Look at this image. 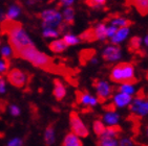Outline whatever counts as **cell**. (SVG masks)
Masks as SVG:
<instances>
[{"mask_svg": "<svg viewBox=\"0 0 148 146\" xmlns=\"http://www.w3.org/2000/svg\"><path fill=\"white\" fill-rule=\"evenodd\" d=\"M5 18H6V15L4 14L2 11H0V23L3 22V21L5 20Z\"/></svg>", "mask_w": 148, "mask_h": 146, "instance_id": "44", "label": "cell"}, {"mask_svg": "<svg viewBox=\"0 0 148 146\" xmlns=\"http://www.w3.org/2000/svg\"><path fill=\"white\" fill-rule=\"evenodd\" d=\"M129 112L138 117H143L148 114V100L134 99V101L128 105Z\"/></svg>", "mask_w": 148, "mask_h": 146, "instance_id": "6", "label": "cell"}, {"mask_svg": "<svg viewBox=\"0 0 148 146\" xmlns=\"http://www.w3.org/2000/svg\"><path fill=\"white\" fill-rule=\"evenodd\" d=\"M6 101L4 100H0V111L1 112H4L5 111V107H6Z\"/></svg>", "mask_w": 148, "mask_h": 146, "instance_id": "43", "label": "cell"}, {"mask_svg": "<svg viewBox=\"0 0 148 146\" xmlns=\"http://www.w3.org/2000/svg\"><path fill=\"white\" fill-rule=\"evenodd\" d=\"M78 38L80 39L81 42H85V43H91V42L98 41L97 36H96V32H95L94 26H91V27L85 29L83 32L80 34V36H78Z\"/></svg>", "mask_w": 148, "mask_h": 146, "instance_id": "12", "label": "cell"}, {"mask_svg": "<svg viewBox=\"0 0 148 146\" xmlns=\"http://www.w3.org/2000/svg\"><path fill=\"white\" fill-rule=\"evenodd\" d=\"M92 128H94L95 134L98 136V138L101 137V136L104 135L105 132L106 127L104 126V124L101 120H95L94 123H92Z\"/></svg>", "mask_w": 148, "mask_h": 146, "instance_id": "27", "label": "cell"}, {"mask_svg": "<svg viewBox=\"0 0 148 146\" xmlns=\"http://www.w3.org/2000/svg\"><path fill=\"white\" fill-rule=\"evenodd\" d=\"M10 112L13 116H19L20 115V109L17 105H10Z\"/></svg>", "mask_w": 148, "mask_h": 146, "instance_id": "41", "label": "cell"}, {"mask_svg": "<svg viewBox=\"0 0 148 146\" xmlns=\"http://www.w3.org/2000/svg\"><path fill=\"white\" fill-rule=\"evenodd\" d=\"M111 23H112V26H116V27L123 28V27H127L129 28L131 25H134V22L129 19H126V18H114V19L111 20Z\"/></svg>", "mask_w": 148, "mask_h": 146, "instance_id": "23", "label": "cell"}, {"mask_svg": "<svg viewBox=\"0 0 148 146\" xmlns=\"http://www.w3.org/2000/svg\"><path fill=\"white\" fill-rule=\"evenodd\" d=\"M97 50L94 48H85L80 50L79 52V62L82 66H86L87 63L92 62L97 63Z\"/></svg>", "mask_w": 148, "mask_h": 146, "instance_id": "9", "label": "cell"}, {"mask_svg": "<svg viewBox=\"0 0 148 146\" xmlns=\"http://www.w3.org/2000/svg\"><path fill=\"white\" fill-rule=\"evenodd\" d=\"M116 109H117V107L114 105V102H112V103H108L107 105H103V110H104V111H107V112H109V113H114L116 112Z\"/></svg>", "mask_w": 148, "mask_h": 146, "instance_id": "40", "label": "cell"}, {"mask_svg": "<svg viewBox=\"0 0 148 146\" xmlns=\"http://www.w3.org/2000/svg\"><path fill=\"white\" fill-rule=\"evenodd\" d=\"M117 31H118V29H117L116 26H109V27L106 28V34H107V36H111V38H112L114 34H117Z\"/></svg>", "mask_w": 148, "mask_h": 146, "instance_id": "39", "label": "cell"}, {"mask_svg": "<svg viewBox=\"0 0 148 146\" xmlns=\"http://www.w3.org/2000/svg\"><path fill=\"white\" fill-rule=\"evenodd\" d=\"M144 42H145V44L148 46V34L146 36V38H145V40H144Z\"/></svg>", "mask_w": 148, "mask_h": 146, "instance_id": "45", "label": "cell"}, {"mask_svg": "<svg viewBox=\"0 0 148 146\" xmlns=\"http://www.w3.org/2000/svg\"><path fill=\"white\" fill-rule=\"evenodd\" d=\"M23 144V140L19 139V138H15L13 140H11L8 143V146H22Z\"/></svg>", "mask_w": 148, "mask_h": 146, "instance_id": "37", "label": "cell"}, {"mask_svg": "<svg viewBox=\"0 0 148 146\" xmlns=\"http://www.w3.org/2000/svg\"><path fill=\"white\" fill-rule=\"evenodd\" d=\"M20 11H21V5L20 3L17 2L11 5L8 9V13H6V19L9 20H14L16 17H18L20 15Z\"/></svg>", "mask_w": 148, "mask_h": 146, "instance_id": "22", "label": "cell"}, {"mask_svg": "<svg viewBox=\"0 0 148 146\" xmlns=\"http://www.w3.org/2000/svg\"><path fill=\"white\" fill-rule=\"evenodd\" d=\"M97 146H119V144L117 143L116 139H114V138L101 136L98 138Z\"/></svg>", "mask_w": 148, "mask_h": 146, "instance_id": "24", "label": "cell"}, {"mask_svg": "<svg viewBox=\"0 0 148 146\" xmlns=\"http://www.w3.org/2000/svg\"><path fill=\"white\" fill-rule=\"evenodd\" d=\"M121 55H122V49L119 45L108 46L107 48H105V50L103 51L102 59L105 62H114V61L119 59Z\"/></svg>", "mask_w": 148, "mask_h": 146, "instance_id": "8", "label": "cell"}, {"mask_svg": "<svg viewBox=\"0 0 148 146\" xmlns=\"http://www.w3.org/2000/svg\"><path fill=\"white\" fill-rule=\"evenodd\" d=\"M132 99L131 95H128V94H125V93H119L118 95L114 96V103L116 107H123L127 105Z\"/></svg>", "mask_w": 148, "mask_h": 146, "instance_id": "15", "label": "cell"}, {"mask_svg": "<svg viewBox=\"0 0 148 146\" xmlns=\"http://www.w3.org/2000/svg\"><path fill=\"white\" fill-rule=\"evenodd\" d=\"M53 95L57 101H62L66 95V90L63 82L59 78L54 79V90H53Z\"/></svg>", "mask_w": 148, "mask_h": 146, "instance_id": "10", "label": "cell"}, {"mask_svg": "<svg viewBox=\"0 0 148 146\" xmlns=\"http://www.w3.org/2000/svg\"><path fill=\"white\" fill-rule=\"evenodd\" d=\"M84 3L94 9H102L106 5L105 0H86Z\"/></svg>", "mask_w": 148, "mask_h": 146, "instance_id": "26", "label": "cell"}, {"mask_svg": "<svg viewBox=\"0 0 148 146\" xmlns=\"http://www.w3.org/2000/svg\"><path fill=\"white\" fill-rule=\"evenodd\" d=\"M12 50L10 46H4V47L1 48V59H4V61H10L12 55Z\"/></svg>", "mask_w": 148, "mask_h": 146, "instance_id": "32", "label": "cell"}, {"mask_svg": "<svg viewBox=\"0 0 148 146\" xmlns=\"http://www.w3.org/2000/svg\"><path fill=\"white\" fill-rule=\"evenodd\" d=\"M109 79L112 82L129 86H134V84L139 82V78L134 76V65L126 62L119 63L112 68L109 74Z\"/></svg>", "mask_w": 148, "mask_h": 146, "instance_id": "1", "label": "cell"}, {"mask_svg": "<svg viewBox=\"0 0 148 146\" xmlns=\"http://www.w3.org/2000/svg\"><path fill=\"white\" fill-rule=\"evenodd\" d=\"M8 36H9L10 48H11L14 57H19L20 52L24 48L29 47V46H35L33 41L29 39V36L23 29L22 24L15 28Z\"/></svg>", "mask_w": 148, "mask_h": 146, "instance_id": "2", "label": "cell"}, {"mask_svg": "<svg viewBox=\"0 0 148 146\" xmlns=\"http://www.w3.org/2000/svg\"><path fill=\"white\" fill-rule=\"evenodd\" d=\"M49 48L51 52L55 53H61L67 48V45L65 44V42L63 41V39H58L53 41L51 43L49 44Z\"/></svg>", "mask_w": 148, "mask_h": 146, "instance_id": "13", "label": "cell"}, {"mask_svg": "<svg viewBox=\"0 0 148 146\" xmlns=\"http://www.w3.org/2000/svg\"><path fill=\"white\" fill-rule=\"evenodd\" d=\"M75 9L73 6H69L63 11V23L66 25L73 26L75 24Z\"/></svg>", "mask_w": 148, "mask_h": 146, "instance_id": "19", "label": "cell"}, {"mask_svg": "<svg viewBox=\"0 0 148 146\" xmlns=\"http://www.w3.org/2000/svg\"><path fill=\"white\" fill-rule=\"evenodd\" d=\"M11 66V61H4V59H0V74H8Z\"/></svg>", "mask_w": 148, "mask_h": 146, "instance_id": "31", "label": "cell"}, {"mask_svg": "<svg viewBox=\"0 0 148 146\" xmlns=\"http://www.w3.org/2000/svg\"><path fill=\"white\" fill-rule=\"evenodd\" d=\"M146 79H147V80H148V71H147V72H146Z\"/></svg>", "mask_w": 148, "mask_h": 146, "instance_id": "46", "label": "cell"}, {"mask_svg": "<svg viewBox=\"0 0 148 146\" xmlns=\"http://www.w3.org/2000/svg\"><path fill=\"white\" fill-rule=\"evenodd\" d=\"M4 92H5V80H4L3 75L0 74V94Z\"/></svg>", "mask_w": 148, "mask_h": 146, "instance_id": "42", "label": "cell"}, {"mask_svg": "<svg viewBox=\"0 0 148 146\" xmlns=\"http://www.w3.org/2000/svg\"><path fill=\"white\" fill-rule=\"evenodd\" d=\"M63 41L65 42V44L67 46L77 45V44H79V43L81 42L78 36H73V34H64V36H63Z\"/></svg>", "mask_w": 148, "mask_h": 146, "instance_id": "29", "label": "cell"}, {"mask_svg": "<svg viewBox=\"0 0 148 146\" xmlns=\"http://www.w3.org/2000/svg\"><path fill=\"white\" fill-rule=\"evenodd\" d=\"M6 77H8V82L14 86V87L18 88V89H21L26 84L27 82V73L23 72L22 70H20L18 68H15V69H12L8 72L6 74Z\"/></svg>", "mask_w": 148, "mask_h": 146, "instance_id": "5", "label": "cell"}, {"mask_svg": "<svg viewBox=\"0 0 148 146\" xmlns=\"http://www.w3.org/2000/svg\"><path fill=\"white\" fill-rule=\"evenodd\" d=\"M58 9H46V11H44L43 13H41L40 15H38V17L40 18V19L42 20V21H44V20H46L47 18L51 17L53 15L55 14V13H57Z\"/></svg>", "mask_w": 148, "mask_h": 146, "instance_id": "33", "label": "cell"}, {"mask_svg": "<svg viewBox=\"0 0 148 146\" xmlns=\"http://www.w3.org/2000/svg\"><path fill=\"white\" fill-rule=\"evenodd\" d=\"M132 5L136 7L141 16H147L148 15V0H136L132 1Z\"/></svg>", "mask_w": 148, "mask_h": 146, "instance_id": "20", "label": "cell"}, {"mask_svg": "<svg viewBox=\"0 0 148 146\" xmlns=\"http://www.w3.org/2000/svg\"><path fill=\"white\" fill-rule=\"evenodd\" d=\"M61 146H83V143L76 135H74L73 132H69L66 134Z\"/></svg>", "mask_w": 148, "mask_h": 146, "instance_id": "14", "label": "cell"}, {"mask_svg": "<svg viewBox=\"0 0 148 146\" xmlns=\"http://www.w3.org/2000/svg\"><path fill=\"white\" fill-rule=\"evenodd\" d=\"M146 98H148V94H146Z\"/></svg>", "mask_w": 148, "mask_h": 146, "instance_id": "48", "label": "cell"}, {"mask_svg": "<svg viewBox=\"0 0 148 146\" xmlns=\"http://www.w3.org/2000/svg\"><path fill=\"white\" fill-rule=\"evenodd\" d=\"M95 27V32H96V36L97 40H104L107 38V34H106V25L104 23H99Z\"/></svg>", "mask_w": 148, "mask_h": 146, "instance_id": "25", "label": "cell"}, {"mask_svg": "<svg viewBox=\"0 0 148 146\" xmlns=\"http://www.w3.org/2000/svg\"><path fill=\"white\" fill-rule=\"evenodd\" d=\"M69 125L71 132L77 137L86 138L89 135L88 129L85 126V124L83 123V121L81 120L76 111H71L69 114Z\"/></svg>", "mask_w": 148, "mask_h": 146, "instance_id": "4", "label": "cell"}, {"mask_svg": "<svg viewBox=\"0 0 148 146\" xmlns=\"http://www.w3.org/2000/svg\"><path fill=\"white\" fill-rule=\"evenodd\" d=\"M55 142V123H49L44 132V143L46 146L53 145Z\"/></svg>", "mask_w": 148, "mask_h": 146, "instance_id": "16", "label": "cell"}, {"mask_svg": "<svg viewBox=\"0 0 148 146\" xmlns=\"http://www.w3.org/2000/svg\"><path fill=\"white\" fill-rule=\"evenodd\" d=\"M119 146H134V143L128 138H122L119 141Z\"/></svg>", "mask_w": 148, "mask_h": 146, "instance_id": "35", "label": "cell"}, {"mask_svg": "<svg viewBox=\"0 0 148 146\" xmlns=\"http://www.w3.org/2000/svg\"><path fill=\"white\" fill-rule=\"evenodd\" d=\"M146 98V93L144 88H141L136 94V99H141V100H145Z\"/></svg>", "mask_w": 148, "mask_h": 146, "instance_id": "38", "label": "cell"}, {"mask_svg": "<svg viewBox=\"0 0 148 146\" xmlns=\"http://www.w3.org/2000/svg\"><path fill=\"white\" fill-rule=\"evenodd\" d=\"M147 136H148V125H147Z\"/></svg>", "mask_w": 148, "mask_h": 146, "instance_id": "47", "label": "cell"}, {"mask_svg": "<svg viewBox=\"0 0 148 146\" xmlns=\"http://www.w3.org/2000/svg\"><path fill=\"white\" fill-rule=\"evenodd\" d=\"M129 34V28L127 27H123V28H119L117 31V34H114L110 40V43L114 44V45H118L120 42H122L126 39L127 34Z\"/></svg>", "mask_w": 148, "mask_h": 146, "instance_id": "17", "label": "cell"}, {"mask_svg": "<svg viewBox=\"0 0 148 146\" xmlns=\"http://www.w3.org/2000/svg\"><path fill=\"white\" fill-rule=\"evenodd\" d=\"M43 36L44 38H57L59 36L57 30H55L53 28H47V29H44L42 32Z\"/></svg>", "mask_w": 148, "mask_h": 146, "instance_id": "34", "label": "cell"}, {"mask_svg": "<svg viewBox=\"0 0 148 146\" xmlns=\"http://www.w3.org/2000/svg\"><path fill=\"white\" fill-rule=\"evenodd\" d=\"M73 4H74V1H71V0H69V1H60V2L57 3L56 9L59 11V9H61L62 6H66V7H69V6H73Z\"/></svg>", "mask_w": 148, "mask_h": 146, "instance_id": "36", "label": "cell"}, {"mask_svg": "<svg viewBox=\"0 0 148 146\" xmlns=\"http://www.w3.org/2000/svg\"><path fill=\"white\" fill-rule=\"evenodd\" d=\"M114 91L119 93H125V94L131 95L134 92V86H129V84H121L119 87H114Z\"/></svg>", "mask_w": 148, "mask_h": 146, "instance_id": "30", "label": "cell"}, {"mask_svg": "<svg viewBox=\"0 0 148 146\" xmlns=\"http://www.w3.org/2000/svg\"><path fill=\"white\" fill-rule=\"evenodd\" d=\"M62 23V20H61V15H60L59 11L55 13L51 17L47 18L46 20L42 21V27L44 29H47V28H53V27H59V25Z\"/></svg>", "mask_w": 148, "mask_h": 146, "instance_id": "11", "label": "cell"}, {"mask_svg": "<svg viewBox=\"0 0 148 146\" xmlns=\"http://www.w3.org/2000/svg\"><path fill=\"white\" fill-rule=\"evenodd\" d=\"M123 128L122 126H120L119 124H114V125H109L106 127L104 135L105 137H110V138H120V135L122 134Z\"/></svg>", "mask_w": 148, "mask_h": 146, "instance_id": "18", "label": "cell"}, {"mask_svg": "<svg viewBox=\"0 0 148 146\" xmlns=\"http://www.w3.org/2000/svg\"><path fill=\"white\" fill-rule=\"evenodd\" d=\"M92 86L97 90V101L99 103L104 104L106 103V101L108 100V99L112 98V95H114V87L109 86L107 82L95 78L92 80Z\"/></svg>", "mask_w": 148, "mask_h": 146, "instance_id": "3", "label": "cell"}, {"mask_svg": "<svg viewBox=\"0 0 148 146\" xmlns=\"http://www.w3.org/2000/svg\"><path fill=\"white\" fill-rule=\"evenodd\" d=\"M120 116L118 115L117 113H107L103 116V120L105 121L106 123L109 125H114L117 124V122L119 121Z\"/></svg>", "mask_w": 148, "mask_h": 146, "instance_id": "28", "label": "cell"}, {"mask_svg": "<svg viewBox=\"0 0 148 146\" xmlns=\"http://www.w3.org/2000/svg\"><path fill=\"white\" fill-rule=\"evenodd\" d=\"M75 94H76V102L79 104H84L87 107H91L98 103L97 98L92 97L88 91L85 89L82 91L77 90L75 92Z\"/></svg>", "mask_w": 148, "mask_h": 146, "instance_id": "7", "label": "cell"}, {"mask_svg": "<svg viewBox=\"0 0 148 146\" xmlns=\"http://www.w3.org/2000/svg\"><path fill=\"white\" fill-rule=\"evenodd\" d=\"M141 43H142V39L141 36H132L128 42V45H127V49H128L129 52H137L140 50V47H141Z\"/></svg>", "mask_w": 148, "mask_h": 146, "instance_id": "21", "label": "cell"}]
</instances>
